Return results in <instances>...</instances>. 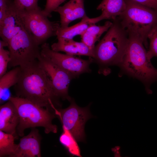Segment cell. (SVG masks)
<instances>
[{"instance_id":"cell-11","label":"cell","mask_w":157,"mask_h":157,"mask_svg":"<svg viewBox=\"0 0 157 157\" xmlns=\"http://www.w3.org/2000/svg\"><path fill=\"white\" fill-rule=\"evenodd\" d=\"M24 27L20 12L15 7L13 2L7 10L3 19L0 23V37L2 40L8 43Z\"/></svg>"},{"instance_id":"cell-6","label":"cell","mask_w":157,"mask_h":157,"mask_svg":"<svg viewBox=\"0 0 157 157\" xmlns=\"http://www.w3.org/2000/svg\"><path fill=\"white\" fill-rule=\"evenodd\" d=\"M32 35L24 27L8 42L9 68L22 66L37 60L41 48Z\"/></svg>"},{"instance_id":"cell-22","label":"cell","mask_w":157,"mask_h":157,"mask_svg":"<svg viewBox=\"0 0 157 157\" xmlns=\"http://www.w3.org/2000/svg\"><path fill=\"white\" fill-rule=\"evenodd\" d=\"M148 38L149 40V44L147 55L151 60L154 57H157V25L152 27L148 34Z\"/></svg>"},{"instance_id":"cell-1","label":"cell","mask_w":157,"mask_h":157,"mask_svg":"<svg viewBox=\"0 0 157 157\" xmlns=\"http://www.w3.org/2000/svg\"><path fill=\"white\" fill-rule=\"evenodd\" d=\"M19 66L18 81L14 85L16 96L54 112V107L60 105L59 99L38 59Z\"/></svg>"},{"instance_id":"cell-16","label":"cell","mask_w":157,"mask_h":157,"mask_svg":"<svg viewBox=\"0 0 157 157\" xmlns=\"http://www.w3.org/2000/svg\"><path fill=\"white\" fill-rule=\"evenodd\" d=\"M58 40L57 42L53 44L51 47L54 51L64 52L67 54L72 56L93 57V51L82 42H76L73 39Z\"/></svg>"},{"instance_id":"cell-9","label":"cell","mask_w":157,"mask_h":157,"mask_svg":"<svg viewBox=\"0 0 157 157\" xmlns=\"http://www.w3.org/2000/svg\"><path fill=\"white\" fill-rule=\"evenodd\" d=\"M40 48L42 56L59 66L74 78L82 74L91 72L90 66L94 62L92 57H89L88 59L84 60L74 56L62 53L52 50L49 44L46 42L42 44Z\"/></svg>"},{"instance_id":"cell-29","label":"cell","mask_w":157,"mask_h":157,"mask_svg":"<svg viewBox=\"0 0 157 157\" xmlns=\"http://www.w3.org/2000/svg\"><path fill=\"white\" fill-rule=\"evenodd\" d=\"M117 151H120L121 149V147L119 146H116L115 147Z\"/></svg>"},{"instance_id":"cell-25","label":"cell","mask_w":157,"mask_h":157,"mask_svg":"<svg viewBox=\"0 0 157 157\" xmlns=\"http://www.w3.org/2000/svg\"><path fill=\"white\" fill-rule=\"evenodd\" d=\"M66 0H46L44 9L42 10L44 15L48 17H51V13L54 11L62 3Z\"/></svg>"},{"instance_id":"cell-19","label":"cell","mask_w":157,"mask_h":157,"mask_svg":"<svg viewBox=\"0 0 157 157\" xmlns=\"http://www.w3.org/2000/svg\"><path fill=\"white\" fill-rule=\"evenodd\" d=\"M20 70L19 66L14 67L0 77V101L2 100L6 92L11 87L15 85L17 82Z\"/></svg>"},{"instance_id":"cell-28","label":"cell","mask_w":157,"mask_h":157,"mask_svg":"<svg viewBox=\"0 0 157 157\" xmlns=\"http://www.w3.org/2000/svg\"><path fill=\"white\" fill-rule=\"evenodd\" d=\"M114 156L115 157H121V154L120 151H117L114 153Z\"/></svg>"},{"instance_id":"cell-26","label":"cell","mask_w":157,"mask_h":157,"mask_svg":"<svg viewBox=\"0 0 157 157\" xmlns=\"http://www.w3.org/2000/svg\"><path fill=\"white\" fill-rule=\"evenodd\" d=\"M138 3L157 10V0H131Z\"/></svg>"},{"instance_id":"cell-10","label":"cell","mask_w":157,"mask_h":157,"mask_svg":"<svg viewBox=\"0 0 157 157\" xmlns=\"http://www.w3.org/2000/svg\"><path fill=\"white\" fill-rule=\"evenodd\" d=\"M38 60L49 79L56 96L58 99L70 101L72 99L69 95L68 89L73 77L59 66L41 54Z\"/></svg>"},{"instance_id":"cell-24","label":"cell","mask_w":157,"mask_h":157,"mask_svg":"<svg viewBox=\"0 0 157 157\" xmlns=\"http://www.w3.org/2000/svg\"><path fill=\"white\" fill-rule=\"evenodd\" d=\"M10 60L9 51L0 47V77L6 73Z\"/></svg>"},{"instance_id":"cell-5","label":"cell","mask_w":157,"mask_h":157,"mask_svg":"<svg viewBox=\"0 0 157 157\" xmlns=\"http://www.w3.org/2000/svg\"><path fill=\"white\" fill-rule=\"evenodd\" d=\"M125 0L126 8L117 17L127 32L137 34L148 48V34L152 27L157 25V10L131 0Z\"/></svg>"},{"instance_id":"cell-12","label":"cell","mask_w":157,"mask_h":157,"mask_svg":"<svg viewBox=\"0 0 157 157\" xmlns=\"http://www.w3.org/2000/svg\"><path fill=\"white\" fill-rule=\"evenodd\" d=\"M41 137L38 131L33 129L27 135L23 136L11 157H40Z\"/></svg>"},{"instance_id":"cell-15","label":"cell","mask_w":157,"mask_h":157,"mask_svg":"<svg viewBox=\"0 0 157 157\" xmlns=\"http://www.w3.org/2000/svg\"><path fill=\"white\" fill-rule=\"evenodd\" d=\"M126 7L125 0H102L97 8L101 10V15L96 17H89L88 21L91 24H95L104 19H115L124 12Z\"/></svg>"},{"instance_id":"cell-3","label":"cell","mask_w":157,"mask_h":157,"mask_svg":"<svg viewBox=\"0 0 157 157\" xmlns=\"http://www.w3.org/2000/svg\"><path fill=\"white\" fill-rule=\"evenodd\" d=\"M106 33L95 46L92 58L99 66L98 73L106 76L110 66H118L125 53L129 41L128 33L117 17Z\"/></svg>"},{"instance_id":"cell-27","label":"cell","mask_w":157,"mask_h":157,"mask_svg":"<svg viewBox=\"0 0 157 157\" xmlns=\"http://www.w3.org/2000/svg\"><path fill=\"white\" fill-rule=\"evenodd\" d=\"M8 43L3 41L0 40V47L4 48L5 47H8Z\"/></svg>"},{"instance_id":"cell-14","label":"cell","mask_w":157,"mask_h":157,"mask_svg":"<svg viewBox=\"0 0 157 157\" xmlns=\"http://www.w3.org/2000/svg\"><path fill=\"white\" fill-rule=\"evenodd\" d=\"M19 117L17 109L10 100L0 107V130L13 135L16 139L18 135L17 128Z\"/></svg>"},{"instance_id":"cell-17","label":"cell","mask_w":157,"mask_h":157,"mask_svg":"<svg viewBox=\"0 0 157 157\" xmlns=\"http://www.w3.org/2000/svg\"><path fill=\"white\" fill-rule=\"evenodd\" d=\"M112 24V22L108 21L103 26H97L95 24H92L80 35L82 42L94 53L96 42L99 41L102 35L107 31Z\"/></svg>"},{"instance_id":"cell-30","label":"cell","mask_w":157,"mask_h":157,"mask_svg":"<svg viewBox=\"0 0 157 157\" xmlns=\"http://www.w3.org/2000/svg\"><path fill=\"white\" fill-rule=\"evenodd\" d=\"M111 150L114 153H115L117 151L115 147L112 148Z\"/></svg>"},{"instance_id":"cell-18","label":"cell","mask_w":157,"mask_h":157,"mask_svg":"<svg viewBox=\"0 0 157 157\" xmlns=\"http://www.w3.org/2000/svg\"><path fill=\"white\" fill-rule=\"evenodd\" d=\"M88 16L81 19L78 23L71 26L65 28L60 27L56 32L58 39H73L77 35H81L90 25Z\"/></svg>"},{"instance_id":"cell-7","label":"cell","mask_w":157,"mask_h":157,"mask_svg":"<svg viewBox=\"0 0 157 157\" xmlns=\"http://www.w3.org/2000/svg\"><path fill=\"white\" fill-rule=\"evenodd\" d=\"M20 12L24 28L39 45L45 43L51 37L56 36L57 31L60 27V24L49 21L39 6Z\"/></svg>"},{"instance_id":"cell-4","label":"cell","mask_w":157,"mask_h":157,"mask_svg":"<svg viewBox=\"0 0 157 157\" xmlns=\"http://www.w3.org/2000/svg\"><path fill=\"white\" fill-rule=\"evenodd\" d=\"M8 100L14 104L19 116V122L16 129L18 136L22 137L26 129L36 127L44 128L47 134L57 132V126L52 123L56 115L53 112L17 96H10Z\"/></svg>"},{"instance_id":"cell-13","label":"cell","mask_w":157,"mask_h":157,"mask_svg":"<svg viewBox=\"0 0 157 157\" xmlns=\"http://www.w3.org/2000/svg\"><path fill=\"white\" fill-rule=\"evenodd\" d=\"M54 12L60 15V27L65 28L73 21L87 16L84 6V0H70L62 6H59Z\"/></svg>"},{"instance_id":"cell-21","label":"cell","mask_w":157,"mask_h":157,"mask_svg":"<svg viewBox=\"0 0 157 157\" xmlns=\"http://www.w3.org/2000/svg\"><path fill=\"white\" fill-rule=\"evenodd\" d=\"M63 132L59 138L61 144L68 150L72 155L81 157L79 146L76 140L67 130L63 127Z\"/></svg>"},{"instance_id":"cell-2","label":"cell","mask_w":157,"mask_h":157,"mask_svg":"<svg viewBox=\"0 0 157 157\" xmlns=\"http://www.w3.org/2000/svg\"><path fill=\"white\" fill-rule=\"evenodd\" d=\"M128 33L129 41L126 49L118 66L122 74H125L140 81L148 94L152 91L150 86L157 82V69L149 59L143 42L136 34Z\"/></svg>"},{"instance_id":"cell-23","label":"cell","mask_w":157,"mask_h":157,"mask_svg":"<svg viewBox=\"0 0 157 157\" xmlns=\"http://www.w3.org/2000/svg\"><path fill=\"white\" fill-rule=\"evenodd\" d=\"M38 0H13L15 7L19 11L23 12L31 10L38 7Z\"/></svg>"},{"instance_id":"cell-8","label":"cell","mask_w":157,"mask_h":157,"mask_svg":"<svg viewBox=\"0 0 157 157\" xmlns=\"http://www.w3.org/2000/svg\"><path fill=\"white\" fill-rule=\"evenodd\" d=\"M70 104L64 109H56L55 113L60 119L64 127L68 130L78 142H83L85 139L84 126L91 117L88 107H81L73 99Z\"/></svg>"},{"instance_id":"cell-20","label":"cell","mask_w":157,"mask_h":157,"mask_svg":"<svg viewBox=\"0 0 157 157\" xmlns=\"http://www.w3.org/2000/svg\"><path fill=\"white\" fill-rule=\"evenodd\" d=\"M15 139L13 135L0 130V157H11L14 154L17 146L14 143Z\"/></svg>"}]
</instances>
